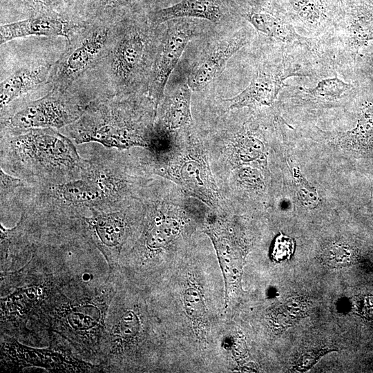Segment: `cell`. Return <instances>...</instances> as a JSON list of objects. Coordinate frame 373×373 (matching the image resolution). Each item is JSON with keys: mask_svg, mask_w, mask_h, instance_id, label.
<instances>
[{"mask_svg": "<svg viewBox=\"0 0 373 373\" xmlns=\"http://www.w3.org/2000/svg\"><path fill=\"white\" fill-rule=\"evenodd\" d=\"M111 274L101 283L76 274L50 299L33 328L36 342L50 332L82 358L99 364L108 307L115 295Z\"/></svg>", "mask_w": 373, "mask_h": 373, "instance_id": "obj_1", "label": "cell"}, {"mask_svg": "<svg viewBox=\"0 0 373 373\" xmlns=\"http://www.w3.org/2000/svg\"><path fill=\"white\" fill-rule=\"evenodd\" d=\"M0 163L8 173L32 185L78 179L84 157L76 144L51 128L0 129Z\"/></svg>", "mask_w": 373, "mask_h": 373, "instance_id": "obj_2", "label": "cell"}, {"mask_svg": "<svg viewBox=\"0 0 373 373\" xmlns=\"http://www.w3.org/2000/svg\"><path fill=\"white\" fill-rule=\"evenodd\" d=\"M41 242L30 260L21 268L1 272V335L25 343L33 339L32 329L41 311L52 296L76 275L61 267L47 271L41 265Z\"/></svg>", "mask_w": 373, "mask_h": 373, "instance_id": "obj_3", "label": "cell"}, {"mask_svg": "<svg viewBox=\"0 0 373 373\" xmlns=\"http://www.w3.org/2000/svg\"><path fill=\"white\" fill-rule=\"evenodd\" d=\"M127 94H115L91 102L74 123L59 130L76 145L96 142L106 149L148 148L152 137L149 123L142 119Z\"/></svg>", "mask_w": 373, "mask_h": 373, "instance_id": "obj_4", "label": "cell"}, {"mask_svg": "<svg viewBox=\"0 0 373 373\" xmlns=\"http://www.w3.org/2000/svg\"><path fill=\"white\" fill-rule=\"evenodd\" d=\"M151 36L147 21L134 17L118 21L106 55L84 77L105 96L131 93L145 78L148 83L153 61Z\"/></svg>", "mask_w": 373, "mask_h": 373, "instance_id": "obj_5", "label": "cell"}, {"mask_svg": "<svg viewBox=\"0 0 373 373\" xmlns=\"http://www.w3.org/2000/svg\"><path fill=\"white\" fill-rule=\"evenodd\" d=\"M98 98L83 82L66 90L52 88L41 97L27 101L1 116V128H51L61 130L76 122L87 106Z\"/></svg>", "mask_w": 373, "mask_h": 373, "instance_id": "obj_6", "label": "cell"}, {"mask_svg": "<svg viewBox=\"0 0 373 373\" xmlns=\"http://www.w3.org/2000/svg\"><path fill=\"white\" fill-rule=\"evenodd\" d=\"M117 23L85 22L77 28L53 64L49 88L66 90L94 70L108 52Z\"/></svg>", "mask_w": 373, "mask_h": 373, "instance_id": "obj_7", "label": "cell"}, {"mask_svg": "<svg viewBox=\"0 0 373 373\" xmlns=\"http://www.w3.org/2000/svg\"><path fill=\"white\" fill-rule=\"evenodd\" d=\"M57 336L48 334L49 347L34 348L12 336L1 335V370L21 372L41 367L49 372H104L100 364L88 362L74 354L73 349L58 344Z\"/></svg>", "mask_w": 373, "mask_h": 373, "instance_id": "obj_8", "label": "cell"}, {"mask_svg": "<svg viewBox=\"0 0 373 373\" xmlns=\"http://www.w3.org/2000/svg\"><path fill=\"white\" fill-rule=\"evenodd\" d=\"M84 236L98 249L111 274L130 231V211L124 207L113 211L89 209V215L76 216Z\"/></svg>", "mask_w": 373, "mask_h": 373, "instance_id": "obj_9", "label": "cell"}, {"mask_svg": "<svg viewBox=\"0 0 373 373\" xmlns=\"http://www.w3.org/2000/svg\"><path fill=\"white\" fill-rule=\"evenodd\" d=\"M119 152L115 149L96 151L84 158L81 171V175L88 178L97 187L104 202L105 211L125 207L133 184L125 171Z\"/></svg>", "mask_w": 373, "mask_h": 373, "instance_id": "obj_10", "label": "cell"}, {"mask_svg": "<svg viewBox=\"0 0 373 373\" xmlns=\"http://www.w3.org/2000/svg\"><path fill=\"white\" fill-rule=\"evenodd\" d=\"M40 217L23 208L17 224L6 229L1 223V272L17 270L32 258L44 229Z\"/></svg>", "mask_w": 373, "mask_h": 373, "instance_id": "obj_11", "label": "cell"}, {"mask_svg": "<svg viewBox=\"0 0 373 373\" xmlns=\"http://www.w3.org/2000/svg\"><path fill=\"white\" fill-rule=\"evenodd\" d=\"M195 35L188 23H178L167 30L155 53L147 83L149 97L155 109L160 104L168 79L186 46Z\"/></svg>", "mask_w": 373, "mask_h": 373, "instance_id": "obj_12", "label": "cell"}, {"mask_svg": "<svg viewBox=\"0 0 373 373\" xmlns=\"http://www.w3.org/2000/svg\"><path fill=\"white\" fill-rule=\"evenodd\" d=\"M296 70L291 68L285 58L276 64L262 66L254 73L249 85L244 90L225 101L229 102L231 109L270 106L285 86V79L293 76H305Z\"/></svg>", "mask_w": 373, "mask_h": 373, "instance_id": "obj_13", "label": "cell"}, {"mask_svg": "<svg viewBox=\"0 0 373 373\" xmlns=\"http://www.w3.org/2000/svg\"><path fill=\"white\" fill-rule=\"evenodd\" d=\"M85 21L70 12L51 10L0 26L1 45L28 36L64 37L68 39Z\"/></svg>", "mask_w": 373, "mask_h": 373, "instance_id": "obj_14", "label": "cell"}, {"mask_svg": "<svg viewBox=\"0 0 373 373\" xmlns=\"http://www.w3.org/2000/svg\"><path fill=\"white\" fill-rule=\"evenodd\" d=\"M53 64L35 60L19 66L0 84L1 115L23 104L25 97L48 84Z\"/></svg>", "mask_w": 373, "mask_h": 373, "instance_id": "obj_15", "label": "cell"}, {"mask_svg": "<svg viewBox=\"0 0 373 373\" xmlns=\"http://www.w3.org/2000/svg\"><path fill=\"white\" fill-rule=\"evenodd\" d=\"M281 10L291 22L317 33L338 23L344 6L340 0H280Z\"/></svg>", "mask_w": 373, "mask_h": 373, "instance_id": "obj_16", "label": "cell"}, {"mask_svg": "<svg viewBox=\"0 0 373 373\" xmlns=\"http://www.w3.org/2000/svg\"><path fill=\"white\" fill-rule=\"evenodd\" d=\"M248 42L245 32L240 30L216 44L191 71L187 84L192 90H200L218 77L228 61Z\"/></svg>", "mask_w": 373, "mask_h": 373, "instance_id": "obj_17", "label": "cell"}, {"mask_svg": "<svg viewBox=\"0 0 373 373\" xmlns=\"http://www.w3.org/2000/svg\"><path fill=\"white\" fill-rule=\"evenodd\" d=\"M242 16L256 30L278 41L301 45L308 49L314 46V39L296 31L293 23L281 10L278 13L250 10Z\"/></svg>", "mask_w": 373, "mask_h": 373, "instance_id": "obj_18", "label": "cell"}, {"mask_svg": "<svg viewBox=\"0 0 373 373\" xmlns=\"http://www.w3.org/2000/svg\"><path fill=\"white\" fill-rule=\"evenodd\" d=\"M152 0H77L70 12L85 22L114 23L129 18L128 14Z\"/></svg>", "mask_w": 373, "mask_h": 373, "instance_id": "obj_19", "label": "cell"}, {"mask_svg": "<svg viewBox=\"0 0 373 373\" xmlns=\"http://www.w3.org/2000/svg\"><path fill=\"white\" fill-rule=\"evenodd\" d=\"M340 20L343 21V48L347 55L354 59L359 50L373 39V14L364 12L356 6H351L344 7Z\"/></svg>", "mask_w": 373, "mask_h": 373, "instance_id": "obj_20", "label": "cell"}, {"mask_svg": "<svg viewBox=\"0 0 373 373\" xmlns=\"http://www.w3.org/2000/svg\"><path fill=\"white\" fill-rule=\"evenodd\" d=\"M222 16L218 0H182L170 6L151 11L148 17L155 25L178 18H198L218 22Z\"/></svg>", "mask_w": 373, "mask_h": 373, "instance_id": "obj_21", "label": "cell"}, {"mask_svg": "<svg viewBox=\"0 0 373 373\" xmlns=\"http://www.w3.org/2000/svg\"><path fill=\"white\" fill-rule=\"evenodd\" d=\"M179 169L180 180L185 191L202 200L213 202L217 195L208 167L200 155L186 156Z\"/></svg>", "mask_w": 373, "mask_h": 373, "instance_id": "obj_22", "label": "cell"}, {"mask_svg": "<svg viewBox=\"0 0 373 373\" xmlns=\"http://www.w3.org/2000/svg\"><path fill=\"white\" fill-rule=\"evenodd\" d=\"M191 90L186 83L168 97L164 115V120L168 128L176 129L190 122Z\"/></svg>", "mask_w": 373, "mask_h": 373, "instance_id": "obj_23", "label": "cell"}, {"mask_svg": "<svg viewBox=\"0 0 373 373\" xmlns=\"http://www.w3.org/2000/svg\"><path fill=\"white\" fill-rule=\"evenodd\" d=\"M145 230L143 245L147 253L156 251L172 241L178 234L180 223L173 218H151Z\"/></svg>", "mask_w": 373, "mask_h": 373, "instance_id": "obj_24", "label": "cell"}, {"mask_svg": "<svg viewBox=\"0 0 373 373\" xmlns=\"http://www.w3.org/2000/svg\"><path fill=\"white\" fill-rule=\"evenodd\" d=\"M25 180L0 168L1 213L12 209L21 210L22 197L28 185Z\"/></svg>", "mask_w": 373, "mask_h": 373, "instance_id": "obj_25", "label": "cell"}, {"mask_svg": "<svg viewBox=\"0 0 373 373\" xmlns=\"http://www.w3.org/2000/svg\"><path fill=\"white\" fill-rule=\"evenodd\" d=\"M353 85L337 77H327L320 80L314 87L303 88L304 93L317 99L334 100L342 97L353 88Z\"/></svg>", "mask_w": 373, "mask_h": 373, "instance_id": "obj_26", "label": "cell"}, {"mask_svg": "<svg viewBox=\"0 0 373 373\" xmlns=\"http://www.w3.org/2000/svg\"><path fill=\"white\" fill-rule=\"evenodd\" d=\"M323 259L325 264L330 267H343L350 263L352 254L346 247L335 245L325 250Z\"/></svg>", "mask_w": 373, "mask_h": 373, "instance_id": "obj_27", "label": "cell"}, {"mask_svg": "<svg viewBox=\"0 0 373 373\" xmlns=\"http://www.w3.org/2000/svg\"><path fill=\"white\" fill-rule=\"evenodd\" d=\"M1 1L5 0H1ZM27 17L40 12L55 10L50 0H7Z\"/></svg>", "mask_w": 373, "mask_h": 373, "instance_id": "obj_28", "label": "cell"}, {"mask_svg": "<svg viewBox=\"0 0 373 373\" xmlns=\"http://www.w3.org/2000/svg\"><path fill=\"white\" fill-rule=\"evenodd\" d=\"M184 303L187 314L193 319L201 318L204 314V303L200 292L194 287H189L184 294Z\"/></svg>", "mask_w": 373, "mask_h": 373, "instance_id": "obj_29", "label": "cell"}, {"mask_svg": "<svg viewBox=\"0 0 373 373\" xmlns=\"http://www.w3.org/2000/svg\"><path fill=\"white\" fill-rule=\"evenodd\" d=\"M296 182L300 201L307 207L315 208L319 202V196L316 189L300 175L296 176Z\"/></svg>", "mask_w": 373, "mask_h": 373, "instance_id": "obj_30", "label": "cell"}, {"mask_svg": "<svg viewBox=\"0 0 373 373\" xmlns=\"http://www.w3.org/2000/svg\"><path fill=\"white\" fill-rule=\"evenodd\" d=\"M239 146L240 157L242 158H245V160H249L258 155L262 145L260 141L251 136H247L241 140Z\"/></svg>", "mask_w": 373, "mask_h": 373, "instance_id": "obj_31", "label": "cell"}, {"mask_svg": "<svg viewBox=\"0 0 373 373\" xmlns=\"http://www.w3.org/2000/svg\"><path fill=\"white\" fill-rule=\"evenodd\" d=\"M292 249V240L285 236L280 235L275 240L272 255L276 260L284 259L290 255Z\"/></svg>", "mask_w": 373, "mask_h": 373, "instance_id": "obj_32", "label": "cell"}, {"mask_svg": "<svg viewBox=\"0 0 373 373\" xmlns=\"http://www.w3.org/2000/svg\"><path fill=\"white\" fill-rule=\"evenodd\" d=\"M54 9L60 12H70L77 0H50Z\"/></svg>", "mask_w": 373, "mask_h": 373, "instance_id": "obj_33", "label": "cell"}]
</instances>
